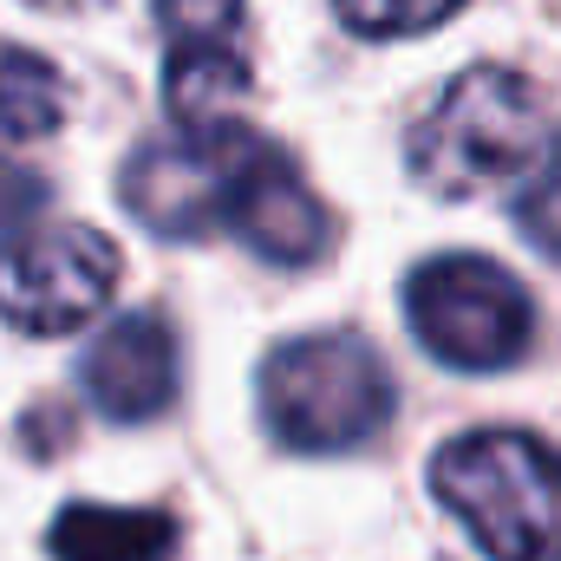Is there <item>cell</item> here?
<instances>
[{
    "instance_id": "1",
    "label": "cell",
    "mask_w": 561,
    "mask_h": 561,
    "mask_svg": "<svg viewBox=\"0 0 561 561\" xmlns=\"http://www.w3.org/2000/svg\"><path fill=\"white\" fill-rule=\"evenodd\" d=\"M437 503L490 561H561V457L529 431H470L431 463Z\"/></svg>"
},
{
    "instance_id": "2",
    "label": "cell",
    "mask_w": 561,
    "mask_h": 561,
    "mask_svg": "<svg viewBox=\"0 0 561 561\" xmlns=\"http://www.w3.org/2000/svg\"><path fill=\"white\" fill-rule=\"evenodd\" d=\"M542 85L510 66H470L444 85L412 131V176L431 196H483L536 170L542 157Z\"/></svg>"
},
{
    "instance_id": "3",
    "label": "cell",
    "mask_w": 561,
    "mask_h": 561,
    "mask_svg": "<svg viewBox=\"0 0 561 561\" xmlns=\"http://www.w3.org/2000/svg\"><path fill=\"white\" fill-rule=\"evenodd\" d=\"M262 419L287 450H353L392 419V373L353 333H307L268 353Z\"/></svg>"
},
{
    "instance_id": "4",
    "label": "cell",
    "mask_w": 561,
    "mask_h": 561,
    "mask_svg": "<svg viewBox=\"0 0 561 561\" xmlns=\"http://www.w3.org/2000/svg\"><path fill=\"white\" fill-rule=\"evenodd\" d=\"M405 320L431 359L457 373H496L523 359L536 313L523 280L503 275L483 255H431L405 280Z\"/></svg>"
},
{
    "instance_id": "5",
    "label": "cell",
    "mask_w": 561,
    "mask_h": 561,
    "mask_svg": "<svg viewBox=\"0 0 561 561\" xmlns=\"http://www.w3.org/2000/svg\"><path fill=\"white\" fill-rule=\"evenodd\" d=\"M262 144L268 138H255L242 125H176V138H150L125 163L118 196L150 236L203 242V236L229 229L236 190Z\"/></svg>"
},
{
    "instance_id": "6",
    "label": "cell",
    "mask_w": 561,
    "mask_h": 561,
    "mask_svg": "<svg viewBox=\"0 0 561 561\" xmlns=\"http://www.w3.org/2000/svg\"><path fill=\"white\" fill-rule=\"evenodd\" d=\"M112 287H118V249L85 222L20 236L0 255V313L39 340L85 327L112 300Z\"/></svg>"
},
{
    "instance_id": "7",
    "label": "cell",
    "mask_w": 561,
    "mask_h": 561,
    "mask_svg": "<svg viewBox=\"0 0 561 561\" xmlns=\"http://www.w3.org/2000/svg\"><path fill=\"white\" fill-rule=\"evenodd\" d=\"M163 33V105L176 125H229L255 66L242 53V0H157Z\"/></svg>"
},
{
    "instance_id": "8",
    "label": "cell",
    "mask_w": 561,
    "mask_h": 561,
    "mask_svg": "<svg viewBox=\"0 0 561 561\" xmlns=\"http://www.w3.org/2000/svg\"><path fill=\"white\" fill-rule=\"evenodd\" d=\"M85 399L118 424L157 419L176 399V333L163 313H118L92 346H85Z\"/></svg>"
},
{
    "instance_id": "9",
    "label": "cell",
    "mask_w": 561,
    "mask_h": 561,
    "mask_svg": "<svg viewBox=\"0 0 561 561\" xmlns=\"http://www.w3.org/2000/svg\"><path fill=\"white\" fill-rule=\"evenodd\" d=\"M229 229H236L262 262H275V268H307V262H320V249H327V236H333L320 196L307 190V176L287 163V150H275V144L255 150V163H249V176H242V190H236Z\"/></svg>"
},
{
    "instance_id": "10",
    "label": "cell",
    "mask_w": 561,
    "mask_h": 561,
    "mask_svg": "<svg viewBox=\"0 0 561 561\" xmlns=\"http://www.w3.org/2000/svg\"><path fill=\"white\" fill-rule=\"evenodd\" d=\"M53 561H170L176 523L163 510H112V503H72L53 523Z\"/></svg>"
},
{
    "instance_id": "11",
    "label": "cell",
    "mask_w": 561,
    "mask_h": 561,
    "mask_svg": "<svg viewBox=\"0 0 561 561\" xmlns=\"http://www.w3.org/2000/svg\"><path fill=\"white\" fill-rule=\"evenodd\" d=\"M66 118V79L53 59L26 46H0V144H33L59 131Z\"/></svg>"
},
{
    "instance_id": "12",
    "label": "cell",
    "mask_w": 561,
    "mask_h": 561,
    "mask_svg": "<svg viewBox=\"0 0 561 561\" xmlns=\"http://www.w3.org/2000/svg\"><path fill=\"white\" fill-rule=\"evenodd\" d=\"M516 222H523V236L561 262V138L536 157V170L523 176V190H516Z\"/></svg>"
},
{
    "instance_id": "13",
    "label": "cell",
    "mask_w": 561,
    "mask_h": 561,
    "mask_svg": "<svg viewBox=\"0 0 561 561\" xmlns=\"http://www.w3.org/2000/svg\"><path fill=\"white\" fill-rule=\"evenodd\" d=\"M340 20L366 39H399V33H431L444 26L463 0H333Z\"/></svg>"
},
{
    "instance_id": "14",
    "label": "cell",
    "mask_w": 561,
    "mask_h": 561,
    "mask_svg": "<svg viewBox=\"0 0 561 561\" xmlns=\"http://www.w3.org/2000/svg\"><path fill=\"white\" fill-rule=\"evenodd\" d=\"M39 209H46V183H39L26 163L0 157V249H13L20 229L39 222Z\"/></svg>"
},
{
    "instance_id": "15",
    "label": "cell",
    "mask_w": 561,
    "mask_h": 561,
    "mask_svg": "<svg viewBox=\"0 0 561 561\" xmlns=\"http://www.w3.org/2000/svg\"><path fill=\"white\" fill-rule=\"evenodd\" d=\"M26 7H39V13H85V7H105V0H26Z\"/></svg>"
}]
</instances>
